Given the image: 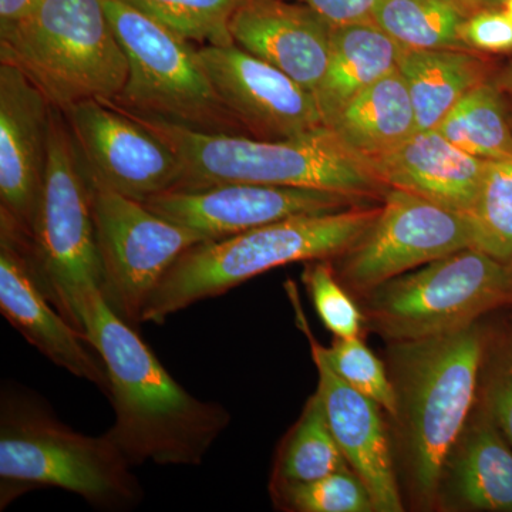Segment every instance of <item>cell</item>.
Here are the masks:
<instances>
[{"label": "cell", "mask_w": 512, "mask_h": 512, "mask_svg": "<svg viewBox=\"0 0 512 512\" xmlns=\"http://www.w3.org/2000/svg\"><path fill=\"white\" fill-rule=\"evenodd\" d=\"M302 279L323 325L336 338H359L362 312L336 279L329 259L308 262Z\"/></svg>", "instance_id": "4dcf8cb0"}, {"label": "cell", "mask_w": 512, "mask_h": 512, "mask_svg": "<svg viewBox=\"0 0 512 512\" xmlns=\"http://www.w3.org/2000/svg\"><path fill=\"white\" fill-rule=\"evenodd\" d=\"M403 50L373 20L333 26L328 69L315 94L326 126L353 97L399 69Z\"/></svg>", "instance_id": "ffe728a7"}, {"label": "cell", "mask_w": 512, "mask_h": 512, "mask_svg": "<svg viewBox=\"0 0 512 512\" xmlns=\"http://www.w3.org/2000/svg\"><path fill=\"white\" fill-rule=\"evenodd\" d=\"M380 207L360 205L328 214L288 218L185 251L165 274L143 313V323L165 320L215 298L255 276L293 264L342 256L372 227Z\"/></svg>", "instance_id": "277c9868"}, {"label": "cell", "mask_w": 512, "mask_h": 512, "mask_svg": "<svg viewBox=\"0 0 512 512\" xmlns=\"http://www.w3.org/2000/svg\"><path fill=\"white\" fill-rule=\"evenodd\" d=\"M417 130H436L458 101L484 82V64L468 50L404 49L399 62Z\"/></svg>", "instance_id": "7402d4cb"}, {"label": "cell", "mask_w": 512, "mask_h": 512, "mask_svg": "<svg viewBox=\"0 0 512 512\" xmlns=\"http://www.w3.org/2000/svg\"><path fill=\"white\" fill-rule=\"evenodd\" d=\"M126 53L128 76L114 103L204 133L248 136L222 103L197 47L120 0H101Z\"/></svg>", "instance_id": "8992f818"}, {"label": "cell", "mask_w": 512, "mask_h": 512, "mask_svg": "<svg viewBox=\"0 0 512 512\" xmlns=\"http://www.w3.org/2000/svg\"><path fill=\"white\" fill-rule=\"evenodd\" d=\"M501 8L505 10V12L508 13V15L512 18V0H504L503 5H501Z\"/></svg>", "instance_id": "8d00e7d4"}, {"label": "cell", "mask_w": 512, "mask_h": 512, "mask_svg": "<svg viewBox=\"0 0 512 512\" xmlns=\"http://www.w3.org/2000/svg\"><path fill=\"white\" fill-rule=\"evenodd\" d=\"M511 301L512 269L468 248L376 286L365 313L387 338L410 343L466 329Z\"/></svg>", "instance_id": "52a82bcc"}, {"label": "cell", "mask_w": 512, "mask_h": 512, "mask_svg": "<svg viewBox=\"0 0 512 512\" xmlns=\"http://www.w3.org/2000/svg\"><path fill=\"white\" fill-rule=\"evenodd\" d=\"M53 110L28 74L0 60V221L28 239L45 185Z\"/></svg>", "instance_id": "5bb4252c"}, {"label": "cell", "mask_w": 512, "mask_h": 512, "mask_svg": "<svg viewBox=\"0 0 512 512\" xmlns=\"http://www.w3.org/2000/svg\"><path fill=\"white\" fill-rule=\"evenodd\" d=\"M107 434L87 436L18 386L0 400V508L36 488H60L103 511H127L143 500L140 481Z\"/></svg>", "instance_id": "7a4b0ae2"}, {"label": "cell", "mask_w": 512, "mask_h": 512, "mask_svg": "<svg viewBox=\"0 0 512 512\" xmlns=\"http://www.w3.org/2000/svg\"><path fill=\"white\" fill-rule=\"evenodd\" d=\"M332 29L316 10L292 0H242L229 23L235 45L313 94L328 69Z\"/></svg>", "instance_id": "ac0fdd59"}, {"label": "cell", "mask_w": 512, "mask_h": 512, "mask_svg": "<svg viewBox=\"0 0 512 512\" xmlns=\"http://www.w3.org/2000/svg\"><path fill=\"white\" fill-rule=\"evenodd\" d=\"M510 373H512V367H511V372Z\"/></svg>", "instance_id": "f35d334b"}, {"label": "cell", "mask_w": 512, "mask_h": 512, "mask_svg": "<svg viewBox=\"0 0 512 512\" xmlns=\"http://www.w3.org/2000/svg\"><path fill=\"white\" fill-rule=\"evenodd\" d=\"M370 201L360 195L318 188L221 183L165 191L144 204L161 217L214 241L288 218L349 210Z\"/></svg>", "instance_id": "4fadbf2b"}, {"label": "cell", "mask_w": 512, "mask_h": 512, "mask_svg": "<svg viewBox=\"0 0 512 512\" xmlns=\"http://www.w3.org/2000/svg\"><path fill=\"white\" fill-rule=\"evenodd\" d=\"M26 242L43 291L72 323L74 298L89 286H101V269L92 185L62 110L56 107L45 185L35 228Z\"/></svg>", "instance_id": "9c48e42d"}, {"label": "cell", "mask_w": 512, "mask_h": 512, "mask_svg": "<svg viewBox=\"0 0 512 512\" xmlns=\"http://www.w3.org/2000/svg\"><path fill=\"white\" fill-rule=\"evenodd\" d=\"M74 328L103 360L116 420L107 436L131 466H200L227 429L231 414L220 403L192 396L110 308L100 286L74 298Z\"/></svg>", "instance_id": "6da1fadb"}, {"label": "cell", "mask_w": 512, "mask_h": 512, "mask_svg": "<svg viewBox=\"0 0 512 512\" xmlns=\"http://www.w3.org/2000/svg\"><path fill=\"white\" fill-rule=\"evenodd\" d=\"M470 215L480 235V251L512 269V161H487Z\"/></svg>", "instance_id": "83f0119b"}, {"label": "cell", "mask_w": 512, "mask_h": 512, "mask_svg": "<svg viewBox=\"0 0 512 512\" xmlns=\"http://www.w3.org/2000/svg\"><path fill=\"white\" fill-rule=\"evenodd\" d=\"M495 419L512 444V373L498 384L493 393Z\"/></svg>", "instance_id": "836d02e7"}, {"label": "cell", "mask_w": 512, "mask_h": 512, "mask_svg": "<svg viewBox=\"0 0 512 512\" xmlns=\"http://www.w3.org/2000/svg\"><path fill=\"white\" fill-rule=\"evenodd\" d=\"M320 13L333 26L372 20L376 0H292Z\"/></svg>", "instance_id": "d6a6232c"}, {"label": "cell", "mask_w": 512, "mask_h": 512, "mask_svg": "<svg viewBox=\"0 0 512 512\" xmlns=\"http://www.w3.org/2000/svg\"><path fill=\"white\" fill-rule=\"evenodd\" d=\"M386 188L412 192L470 214L487 161L454 146L439 130H417L393 150L369 160Z\"/></svg>", "instance_id": "d6986e66"}, {"label": "cell", "mask_w": 512, "mask_h": 512, "mask_svg": "<svg viewBox=\"0 0 512 512\" xmlns=\"http://www.w3.org/2000/svg\"><path fill=\"white\" fill-rule=\"evenodd\" d=\"M407 348L403 393L413 480L430 503L476 399L483 339L471 325Z\"/></svg>", "instance_id": "ba28073f"}, {"label": "cell", "mask_w": 512, "mask_h": 512, "mask_svg": "<svg viewBox=\"0 0 512 512\" xmlns=\"http://www.w3.org/2000/svg\"><path fill=\"white\" fill-rule=\"evenodd\" d=\"M127 111L177 154L181 180L174 190L255 183L348 192L370 200H383L389 190L370 161L350 150L328 126L284 140H261L204 133Z\"/></svg>", "instance_id": "3957f363"}, {"label": "cell", "mask_w": 512, "mask_h": 512, "mask_svg": "<svg viewBox=\"0 0 512 512\" xmlns=\"http://www.w3.org/2000/svg\"><path fill=\"white\" fill-rule=\"evenodd\" d=\"M279 507L298 512L375 511L372 497L363 481L348 470L338 471L306 483L274 481Z\"/></svg>", "instance_id": "f1b7e54d"}, {"label": "cell", "mask_w": 512, "mask_h": 512, "mask_svg": "<svg viewBox=\"0 0 512 512\" xmlns=\"http://www.w3.org/2000/svg\"><path fill=\"white\" fill-rule=\"evenodd\" d=\"M289 298L296 312V320L311 345L312 359L318 367L319 394L325 407L330 430L345 454L349 466L369 490L375 511H403L402 498L397 487L389 440L380 409L370 397L357 392L340 379L320 353L318 340L303 315L295 285L288 284Z\"/></svg>", "instance_id": "e0dca14e"}, {"label": "cell", "mask_w": 512, "mask_h": 512, "mask_svg": "<svg viewBox=\"0 0 512 512\" xmlns=\"http://www.w3.org/2000/svg\"><path fill=\"white\" fill-rule=\"evenodd\" d=\"M379 215L365 235L343 254V286L366 293L444 256L480 249L473 217L412 192L389 188Z\"/></svg>", "instance_id": "8fae6325"}, {"label": "cell", "mask_w": 512, "mask_h": 512, "mask_svg": "<svg viewBox=\"0 0 512 512\" xmlns=\"http://www.w3.org/2000/svg\"><path fill=\"white\" fill-rule=\"evenodd\" d=\"M458 495L476 510L512 512V451L488 423L470 434L454 466Z\"/></svg>", "instance_id": "cb8c5ba5"}, {"label": "cell", "mask_w": 512, "mask_h": 512, "mask_svg": "<svg viewBox=\"0 0 512 512\" xmlns=\"http://www.w3.org/2000/svg\"><path fill=\"white\" fill-rule=\"evenodd\" d=\"M40 284L25 235L0 221V311L33 348L56 366L109 392L107 370L83 333L53 308Z\"/></svg>", "instance_id": "2e32d148"}, {"label": "cell", "mask_w": 512, "mask_h": 512, "mask_svg": "<svg viewBox=\"0 0 512 512\" xmlns=\"http://www.w3.org/2000/svg\"><path fill=\"white\" fill-rule=\"evenodd\" d=\"M42 0H0V28L28 18Z\"/></svg>", "instance_id": "e575fe53"}, {"label": "cell", "mask_w": 512, "mask_h": 512, "mask_svg": "<svg viewBox=\"0 0 512 512\" xmlns=\"http://www.w3.org/2000/svg\"><path fill=\"white\" fill-rule=\"evenodd\" d=\"M460 2L463 3L470 12H474V10L477 9L501 6L503 5L504 0H460Z\"/></svg>", "instance_id": "d590c367"}, {"label": "cell", "mask_w": 512, "mask_h": 512, "mask_svg": "<svg viewBox=\"0 0 512 512\" xmlns=\"http://www.w3.org/2000/svg\"><path fill=\"white\" fill-rule=\"evenodd\" d=\"M201 46L232 45L229 23L242 0H120Z\"/></svg>", "instance_id": "4316f807"}, {"label": "cell", "mask_w": 512, "mask_h": 512, "mask_svg": "<svg viewBox=\"0 0 512 512\" xmlns=\"http://www.w3.org/2000/svg\"><path fill=\"white\" fill-rule=\"evenodd\" d=\"M436 130L471 156L512 161V127L493 84L483 82L471 89Z\"/></svg>", "instance_id": "d4e9b609"}, {"label": "cell", "mask_w": 512, "mask_h": 512, "mask_svg": "<svg viewBox=\"0 0 512 512\" xmlns=\"http://www.w3.org/2000/svg\"><path fill=\"white\" fill-rule=\"evenodd\" d=\"M328 127L366 160L382 156L412 137L417 131L416 116L399 69L353 97Z\"/></svg>", "instance_id": "44dd1931"}, {"label": "cell", "mask_w": 512, "mask_h": 512, "mask_svg": "<svg viewBox=\"0 0 512 512\" xmlns=\"http://www.w3.org/2000/svg\"><path fill=\"white\" fill-rule=\"evenodd\" d=\"M343 470H348V460L315 393L286 437L276 463L275 481L306 483Z\"/></svg>", "instance_id": "484cf974"}, {"label": "cell", "mask_w": 512, "mask_h": 512, "mask_svg": "<svg viewBox=\"0 0 512 512\" xmlns=\"http://www.w3.org/2000/svg\"><path fill=\"white\" fill-rule=\"evenodd\" d=\"M215 92L249 137L284 140L326 127L315 94L235 43L198 47Z\"/></svg>", "instance_id": "9a60e30c"}, {"label": "cell", "mask_w": 512, "mask_h": 512, "mask_svg": "<svg viewBox=\"0 0 512 512\" xmlns=\"http://www.w3.org/2000/svg\"><path fill=\"white\" fill-rule=\"evenodd\" d=\"M318 345L320 353L340 379L370 397L387 413L399 414V396L387 377L383 363L360 338H336L330 348Z\"/></svg>", "instance_id": "f546056e"}, {"label": "cell", "mask_w": 512, "mask_h": 512, "mask_svg": "<svg viewBox=\"0 0 512 512\" xmlns=\"http://www.w3.org/2000/svg\"><path fill=\"white\" fill-rule=\"evenodd\" d=\"M507 86H510L512 89V70H511L510 74H508V77H507Z\"/></svg>", "instance_id": "74e56055"}, {"label": "cell", "mask_w": 512, "mask_h": 512, "mask_svg": "<svg viewBox=\"0 0 512 512\" xmlns=\"http://www.w3.org/2000/svg\"><path fill=\"white\" fill-rule=\"evenodd\" d=\"M0 60L19 66L66 110L83 100H116L126 86V53L101 0H42L0 28Z\"/></svg>", "instance_id": "5b68a950"}, {"label": "cell", "mask_w": 512, "mask_h": 512, "mask_svg": "<svg viewBox=\"0 0 512 512\" xmlns=\"http://www.w3.org/2000/svg\"><path fill=\"white\" fill-rule=\"evenodd\" d=\"M461 39L467 49L485 53L511 52L512 18L501 6L474 10L461 28Z\"/></svg>", "instance_id": "1f68e13d"}, {"label": "cell", "mask_w": 512, "mask_h": 512, "mask_svg": "<svg viewBox=\"0 0 512 512\" xmlns=\"http://www.w3.org/2000/svg\"><path fill=\"white\" fill-rule=\"evenodd\" d=\"M470 13L460 0H376L372 20L404 49L468 50L461 28Z\"/></svg>", "instance_id": "603a6c76"}, {"label": "cell", "mask_w": 512, "mask_h": 512, "mask_svg": "<svg viewBox=\"0 0 512 512\" xmlns=\"http://www.w3.org/2000/svg\"><path fill=\"white\" fill-rule=\"evenodd\" d=\"M92 210L101 293L124 322L137 328L168 269L208 239L161 217L143 201L93 185Z\"/></svg>", "instance_id": "30bf717a"}, {"label": "cell", "mask_w": 512, "mask_h": 512, "mask_svg": "<svg viewBox=\"0 0 512 512\" xmlns=\"http://www.w3.org/2000/svg\"><path fill=\"white\" fill-rule=\"evenodd\" d=\"M62 113L93 187L144 202L180 183L173 148L114 101L83 100Z\"/></svg>", "instance_id": "7c38bea8"}]
</instances>
